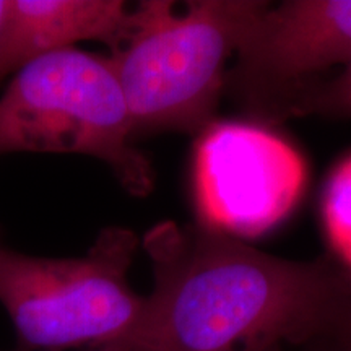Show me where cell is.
<instances>
[{"mask_svg":"<svg viewBox=\"0 0 351 351\" xmlns=\"http://www.w3.org/2000/svg\"><path fill=\"white\" fill-rule=\"evenodd\" d=\"M142 245L153 288L114 343L132 351H288L332 335L351 304V271L291 261L202 223L161 221Z\"/></svg>","mask_w":351,"mask_h":351,"instance_id":"cell-1","label":"cell"},{"mask_svg":"<svg viewBox=\"0 0 351 351\" xmlns=\"http://www.w3.org/2000/svg\"><path fill=\"white\" fill-rule=\"evenodd\" d=\"M293 351H350L345 345H341L339 340L332 335L324 337V339H319L313 341V343L302 346V348L293 350Z\"/></svg>","mask_w":351,"mask_h":351,"instance_id":"cell-10","label":"cell"},{"mask_svg":"<svg viewBox=\"0 0 351 351\" xmlns=\"http://www.w3.org/2000/svg\"><path fill=\"white\" fill-rule=\"evenodd\" d=\"M226 85L254 112L287 119L317 75L351 62V0L267 2L245 29Z\"/></svg>","mask_w":351,"mask_h":351,"instance_id":"cell-6","label":"cell"},{"mask_svg":"<svg viewBox=\"0 0 351 351\" xmlns=\"http://www.w3.org/2000/svg\"><path fill=\"white\" fill-rule=\"evenodd\" d=\"M134 7L122 0H8L0 38V80L36 57L99 41L114 52L130 32Z\"/></svg>","mask_w":351,"mask_h":351,"instance_id":"cell-7","label":"cell"},{"mask_svg":"<svg viewBox=\"0 0 351 351\" xmlns=\"http://www.w3.org/2000/svg\"><path fill=\"white\" fill-rule=\"evenodd\" d=\"M10 153L96 158L134 197L155 186L150 160L134 147L111 62L77 47L25 64L0 95V156Z\"/></svg>","mask_w":351,"mask_h":351,"instance_id":"cell-3","label":"cell"},{"mask_svg":"<svg viewBox=\"0 0 351 351\" xmlns=\"http://www.w3.org/2000/svg\"><path fill=\"white\" fill-rule=\"evenodd\" d=\"M267 2L169 0L134 7L125 41L108 56L124 96L132 140L158 134L199 135L215 122L226 64Z\"/></svg>","mask_w":351,"mask_h":351,"instance_id":"cell-2","label":"cell"},{"mask_svg":"<svg viewBox=\"0 0 351 351\" xmlns=\"http://www.w3.org/2000/svg\"><path fill=\"white\" fill-rule=\"evenodd\" d=\"M315 116L327 119H351V62L340 73L307 86L289 104V116Z\"/></svg>","mask_w":351,"mask_h":351,"instance_id":"cell-9","label":"cell"},{"mask_svg":"<svg viewBox=\"0 0 351 351\" xmlns=\"http://www.w3.org/2000/svg\"><path fill=\"white\" fill-rule=\"evenodd\" d=\"M333 337L351 351V304L343 315V319H341L339 328L333 332Z\"/></svg>","mask_w":351,"mask_h":351,"instance_id":"cell-11","label":"cell"},{"mask_svg":"<svg viewBox=\"0 0 351 351\" xmlns=\"http://www.w3.org/2000/svg\"><path fill=\"white\" fill-rule=\"evenodd\" d=\"M304 182L300 153L262 127L215 121L197 137L195 204L202 225L215 231L263 234L295 208Z\"/></svg>","mask_w":351,"mask_h":351,"instance_id":"cell-5","label":"cell"},{"mask_svg":"<svg viewBox=\"0 0 351 351\" xmlns=\"http://www.w3.org/2000/svg\"><path fill=\"white\" fill-rule=\"evenodd\" d=\"M95 351H132V350H129L122 343H108L104 346H99V348H95Z\"/></svg>","mask_w":351,"mask_h":351,"instance_id":"cell-13","label":"cell"},{"mask_svg":"<svg viewBox=\"0 0 351 351\" xmlns=\"http://www.w3.org/2000/svg\"><path fill=\"white\" fill-rule=\"evenodd\" d=\"M7 10H8V0H0V38H2L3 26H5Z\"/></svg>","mask_w":351,"mask_h":351,"instance_id":"cell-12","label":"cell"},{"mask_svg":"<svg viewBox=\"0 0 351 351\" xmlns=\"http://www.w3.org/2000/svg\"><path fill=\"white\" fill-rule=\"evenodd\" d=\"M322 218L332 249L351 270V155L337 166L322 199Z\"/></svg>","mask_w":351,"mask_h":351,"instance_id":"cell-8","label":"cell"},{"mask_svg":"<svg viewBox=\"0 0 351 351\" xmlns=\"http://www.w3.org/2000/svg\"><path fill=\"white\" fill-rule=\"evenodd\" d=\"M138 244L121 226L101 230L80 257L29 256L0 239V304L21 348H99L119 340L143 302L127 280Z\"/></svg>","mask_w":351,"mask_h":351,"instance_id":"cell-4","label":"cell"}]
</instances>
